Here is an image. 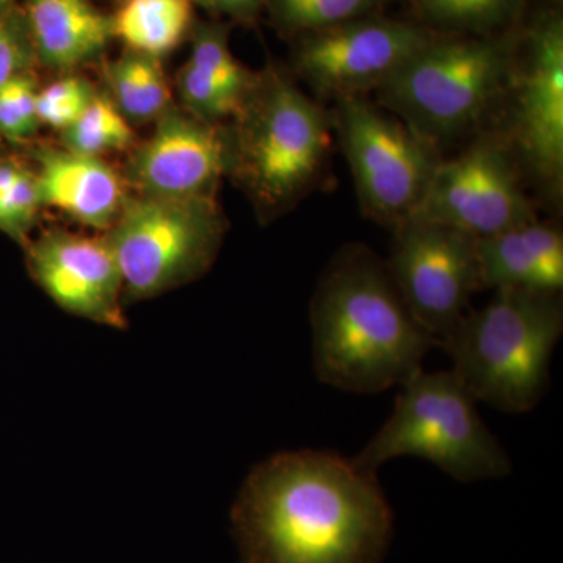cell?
Listing matches in <instances>:
<instances>
[{"label": "cell", "mask_w": 563, "mask_h": 563, "mask_svg": "<svg viewBox=\"0 0 563 563\" xmlns=\"http://www.w3.org/2000/svg\"><path fill=\"white\" fill-rule=\"evenodd\" d=\"M235 521L246 563H383L393 536L377 473L329 451H288L255 466Z\"/></svg>", "instance_id": "cell-1"}, {"label": "cell", "mask_w": 563, "mask_h": 563, "mask_svg": "<svg viewBox=\"0 0 563 563\" xmlns=\"http://www.w3.org/2000/svg\"><path fill=\"white\" fill-rule=\"evenodd\" d=\"M310 318L318 379L343 391L374 395L402 385L439 346L410 312L387 263L362 244L336 252Z\"/></svg>", "instance_id": "cell-2"}, {"label": "cell", "mask_w": 563, "mask_h": 563, "mask_svg": "<svg viewBox=\"0 0 563 563\" xmlns=\"http://www.w3.org/2000/svg\"><path fill=\"white\" fill-rule=\"evenodd\" d=\"M562 333L559 292L498 290L483 309L463 314L440 346L476 401L526 413L548 390Z\"/></svg>", "instance_id": "cell-3"}, {"label": "cell", "mask_w": 563, "mask_h": 563, "mask_svg": "<svg viewBox=\"0 0 563 563\" xmlns=\"http://www.w3.org/2000/svg\"><path fill=\"white\" fill-rule=\"evenodd\" d=\"M332 120L279 69L257 74L228 131L229 172L266 217L295 206L324 176Z\"/></svg>", "instance_id": "cell-4"}, {"label": "cell", "mask_w": 563, "mask_h": 563, "mask_svg": "<svg viewBox=\"0 0 563 563\" xmlns=\"http://www.w3.org/2000/svg\"><path fill=\"white\" fill-rule=\"evenodd\" d=\"M510 36H433L377 90L385 109L439 146L483 120L512 87Z\"/></svg>", "instance_id": "cell-5"}, {"label": "cell", "mask_w": 563, "mask_h": 563, "mask_svg": "<svg viewBox=\"0 0 563 563\" xmlns=\"http://www.w3.org/2000/svg\"><path fill=\"white\" fill-rule=\"evenodd\" d=\"M401 387L391 417L354 457L362 468L377 473L391 459L413 455L461 483L512 473L509 454L488 431L476 399L453 369H420Z\"/></svg>", "instance_id": "cell-6"}, {"label": "cell", "mask_w": 563, "mask_h": 563, "mask_svg": "<svg viewBox=\"0 0 563 563\" xmlns=\"http://www.w3.org/2000/svg\"><path fill=\"white\" fill-rule=\"evenodd\" d=\"M214 198H129L107 231L124 301H144L198 279L224 236Z\"/></svg>", "instance_id": "cell-7"}, {"label": "cell", "mask_w": 563, "mask_h": 563, "mask_svg": "<svg viewBox=\"0 0 563 563\" xmlns=\"http://www.w3.org/2000/svg\"><path fill=\"white\" fill-rule=\"evenodd\" d=\"M332 124L365 213L391 231L415 217L442 162L439 146L366 98L335 101Z\"/></svg>", "instance_id": "cell-8"}, {"label": "cell", "mask_w": 563, "mask_h": 563, "mask_svg": "<svg viewBox=\"0 0 563 563\" xmlns=\"http://www.w3.org/2000/svg\"><path fill=\"white\" fill-rule=\"evenodd\" d=\"M393 233L388 272L410 312L440 346L468 310L473 292L483 290L477 240L421 217Z\"/></svg>", "instance_id": "cell-9"}, {"label": "cell", "mask_w": 563, "mask_h": 563, "mask_svg": "<svg viewBox=\"0 0 563 563\" xmlns=\"http://www.w3.org/2000/svg\"><path fill=\"white\" fill-rule=\"evenodd\" d=\"M514 151L495 139L476 141L433 173L415 217L439 222L476 240L536 220L521 187Z\"/></svg>", "instance_id": "cell-10"}, {"label": "cell", "mask_w": 563, "mask_h": 563, "mask_svg": "<svg viewBox=\"0 0 563 563\" xmlns=\"http://www.w3.org/2000/svg\"><path fill=\"white\" fill-rule=\"evenodd\" d=\"M433 36L428 27L410 22L358 18L302 35L295 68L322 98H366Z\"/></svg>", "instance_id": "cell-11"}, {"label": "cell", "mask_w": 563, "mask_h": 563, "mask_svg": "<svg viewBox=\"0 0 563 563\" xmlns=\"http://www.w3.org/2000/svg\"><path fill=\"white\" fill-rule=\"evenodd\" d=\"M510 135L518 157L551 195L563 181V22L544 16L531 32L525 63H517Z\"/></svg>", "instance_id": "cell-12"}, {"label": "cell", "mask_w": 563, "mask_h": 563, "mask_svg": "<svg viewBox=\"0 0 563 563\" xmlns=\"http://www.w3.org/2000/svg\"><path fill=\"white\" fill-rule=\"evenodd\" d=\"M133 152L129 180L141 196L214 198L229 172L228 131L172 107Z\"/></svg>", "instance_id": "cell-13"}, {"label": "cell", "mask_w": 563, "mask_h": 563, "mask_svg": "<svg viewBox=\"0 0 563 563\" xmlns=\"http://www.w3.org/2000/svg\"><path fill=\"white\" fill-rule=\"evenodd\" d=\"M27 265L36 284L65 312L110 328L128 324L120 266L106 236L43 233L27 243Z\"/></svg>", "instance_id": "cell-14"}, {"label": "cell", "mask_w": 563, "mask_h": 563, "mask_svg": "<svg viewBox=\"0 0 563 563\" xmlns=\"http://www.w3.org/2000/svg\"><path fill=\"white\" fill-rule=\"evenodd\" d=\"M35 173L41 203L96 231H109L128 201L120 174L101 157L66 150L40 151Z\"/></svg>", "instance_id": "cell-15"}, {"label": "cell", "mask_w": 563, "mask_h": 563, "mask_svg": "<svg viewBox=\"0 0 563 563\" xmlns=\"http://www.w3.org/2000/svg\"><path fill=\"white\" fill-rule=\"evenodd\" d=\"M481 287L493 290L561 292L562 233L537 220L477 240Z\"/></svg>", "instance_id": "cell-16"}, {"label": "cell", "mask_w": 563, "mask_h": 563, "mask_svg": "<svg viewBox=\"0 0 563 563\" xmlns=\"http://www.w3.org/2000/svg\"><path fill=\"white\" fill-rule=\"evenodd\" d=\"M255 80L257 74L233 57L224 29L201 27L192 41L190 60L180 70L181 102L192 117L220 124L240 113Z\"/></svg>", "instance_id": "cell-17"}, {"label": "cell", "mask_w": 563, "mask_h": 563, "mask_svg": "<svg viewBox=\"0 0 563 563\" xmlns=\"http://www.w3.org/2000/svg\"><path fill=\"white\" fill-rule=\"evenodd\" d=\"M25 22L36 58L55 70L91 62L113 38L111 18L90 0H27Z\"/></svg>", "instance_id": "cell-18"}, {"label": "cell", "mask_w": 563, "mask_h": 563, "mask_svg": "<svg viewBox=\"0 0 563 563\" xmlns=\"http://www.w3.org/2000/svg\"><path fill=\"white\" fill-rule=\"evenodd\" d=\"M191 0H125L111 18V32L131 52L162 58L187 36Z\"/></svg>", "instance_id": "cell-19"}, {"label": "cell", "mask_w": 563, "mask_h": 563, "mask_svg": "<svg viewBox=\"0 0 563 563\" xmlns=\"http://www.w3.org/2000/svg\"><path fill=\"white\" fill-rule=\"evenodd\" d=\"M111 96L128 121L158 120L172 109V91L161 58L129 51L107 69Z\"/></svg>", "instance_id": "cell-20"}, {"label": "cell", "mask_w": 563, "mask_h": 563, "mask_svg": "<svg viewBox=\"0 0 563 563\" xmlns=\"http://www.w3.org/2000/svg\"><path fill=\"white\" fill-rule=\"evenodd\" d=\"M66 150L101 157L109 152L132 146L135 140L131 124L111 99L96 92L79 120L62 132Z\"/></svg>", "instance_id": "cell-21"}, {"label": "cell", "mask_w": 563, "mask_h": 563, "mask_svg": "<svg viewBox=\"0 0 563 563\" xmlns=\"http://www.w3.org/2000/svg\"><path fill=\"white\" fill-rule=\"evenodd\" d=\"M426 24L446 32H492L520 5V0H417Z\"/></svg>", "instance_id": "cell-22"}, {"label": "cell", "mask_w": 563, "mask_h": 563, "mask_svg": "<svg viewBox=\"0 0 563 563\" xmlns=\"http://www.w3.org/2000/svg\"><path fill=\"white\" fill-rule=\"evenodd\" d=\"M282 27L295 35L324 31L369 16L383 0H272Z\"/></svg>", "instance_id": "cell-23"}, {"label": "cell", "mask_w": 563, "mask_h": 563, "mask_svg": "<svg viewBox=\"0 0 563 563\" xmlns=\"http://www.w3.org/2000/svg\"><path fill=\"white\" fill-rule=\"evenodd\" d=\"M95 96V88L84 77L65 76L52 81L36 96L40 124L49 125L60 132L66 131L79 120Z\"/></svg>", "instance_id": "cell-24"}, {"label": "cell", "mask_w": 563, "mask_h": 563, "mask_svg": "<svg viewBox=\"0 0 563 563\" xmlns=\"http://www.w3.org/2000/svg\"><path fill=\"white\" fill-rule=\"evenodd\" d=\"M35 80L14 77L0 87V133L10 140H24L38 129Z\"/></svg>", "instance_id": "cell-25"}, {"label": "cell", "mask_w": 563, "mask_h": 563, "mask_svg": "<svg viewBox=\"0 0 563 563\" xmlns=\"http://www.w3.org/2000/svg\"><path fill=\"white\" fill-rule=\"evenodd\" d=\"M41 206L35 173L21 169L13 187L0 199V231L14 242L27 243Z\"/></svg>", "instance_id": "cell-26"}, {"label": "cell", "mask_w": 563, "mask_h": 563, "mask_svg": "<svg viewBox=\"0 0 563 563\" xmlns=\"http://www.w3.org/2000/svg\"><path fill=\"white\" fill-rule=\"evenodd\" d=\"M36 55L27 22L18 14H0V87L14 77L29 74Z\"/></svg>", "instance_id": "cell-27"}, {"label": "cell", "mask_w": 563, "mask_h": 563, "mask_svg": "<svg viewBox=\"0 0 563 563\" xmlns=\"http://www.w3.org/2000/svg\"><path fill=\"white\" fill-rule=\"evenodd\" d=\"M191 2L220 13L231 14L233 18L250 20L268 0H191Z\"/></svg>", "instance_id": "cell-28"}, {"label": "cell", "mask_w": 563, "mask_h": 563, "mask_svg": "<svg viewBox=\"0 0 563 563\" xmlns=\"http://www.w3.org/2000/svg\"><path fill=\"white\" fill-rule=\"evenodd\" d=\"M11 2H13V0H0V14L10 10Z\"/></svg>", "instance_id": "cell-29"}]
</instances>
